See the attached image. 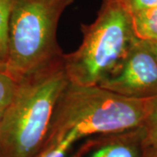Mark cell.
<instances>
[{"instance_id":"cell-1","label":"cell","mask_w":157,"mask_h":157,"mask_svg":"<svg viewBox=\"0 0 157 157\" xmlns=\"http://www.w3.org/2000/svg\"><path fill=\"white\" fill-rule=\"evenodd\" d=\"M69 82L63 56L17 81L16 94L0 124V157L37 155Z\"/></svg>"},{"instance_id":"cell-2","label":"cell","mask_w":157,"mask_h":157,"mask_svg":"<svg viewBox=\"0 0 157 157\" xmlns=\"http://www.w3.org/2000/svg\"><path fill=\"white\" fill-rule=\"evenodd\" d=\"M146 101L127 98L99 86L69 82L58 101L45 142L67 134L80 140L139 128L146 116Z\"/></svg>"},{"instance_id":"cell-3","label":"cell","mask_w":157,"mask_h":157,"mask_svg":"<svg viewBox=\"0 0 157 157\" xmlns=\"http://www.w3.org/2000/svg\"><path fill=\"white\" fill-rule=\"evenodd\" d=\"M83 39L76 51L63 54L71 83L98 86L121 67L138 41L132 15L120 0H103L95 20L81 25Z\"/></svg>"},{"instance_id":"cell-4","label":"cell","mask_w":157,"mask_h":157,"mask_svg":"<svg viewBox=\"0 0 157 157\" xmlns=\"http://www.w3.org/2000/svg\"><path fill=\"white\" fill-rule=\"evenodd\" d=\"M74 0H13L7 73L17 81L63 56L56 32L62 13Z\"/></svg>"},{"instance_id":"cell-5","label":"cell","mask_w":157,"mask_h":157,"mask_svg":"<svg viewBox=\"0 0 157 157\" xmlns=\"http://www.w3.org/2000/svg\"><path fill=\"white\" fill-rule=\"evenodd\" d=\"M98 86L127 98L147 100L155 97L156 59L138 39L117 72Z\"/></svg>"},{"instance_id":"cell-6","label":"cell","mask_w":157,"mask_h":157,"mask_svg":"<svg viewBox=\"0 0 157 157\" xmlns=\"http://www.w3.org/2000/svg\"><path fill=\"white\" fill-rule=\"evenodd\" d=\"M145 131L142 126L120 133L94 137L86 157H142Z\"/></svg>"},{"instance_id":"cell-7","label":"cell","mask_w":157,"mask_h":157,"mask_svg":"<svg viewBox=\"0 0 157 157\" xmlns=\"http://www.w3.org/2000/svg\"><path fill=\"white\" fill-rule=\"evenodd\" d=\"M135 36L140 40L157 41V6L131 14Z\"/></svg>"},{"instance_id":"cell-8","label":"cell","mask_w":157,"mask_h":157,"mask_svg":"<svg viewBox=\"0 0 157 157\" xmlns=\"http://www.w3.org/2000/svg\"><path fill=\"white\" fill-rule=\"evenodd\" d=\"M77 141L73 135L67 134L59 139L45 142L35 157H67Z\"/></svg>"},{"instance_id":"cell-9","label":"cell","mask_w":157,"mask_h":157,"mask_svg":"<svg viewBox=\"0 0 157 157\" xmlns=\"http://www.w3.org/2000/svg\"><path fill=\"white\" fill-rule=\"evenodd\" d=\"M13 0H0V59L6 63L8 56L9 27Z\"/></svg>"},{"instance_id":"cell-10","label":"cell","mask_w":157,"mask_h":157,"mask_svg":"<svg viewBox=\"0 0 157 157\" xmlns=\"http://www.w3.org/2000/svg\"><path fill=\"white\" fill-rule=\"evenodd\" d=\"M145 131V144L157 142V96L146 101V116L142 125Z\"/></svg>"},{"instance_id":"cell-11","label":"cell","mask_w":157,"mask_h":157,"mask_svg":"<svg viewBox=\"0 0 157 157\" xmlns=\"http://www.w3.org/2000/svg\"><path fill=\"white\" fill-rule=\"evenodd\" d=\"M17 88V81L7 73L0 72V109L11 104Z\"/></svg>"},{"instance_id":"cell-12","label":"cell","mask_w":157,"mask_h":157,"mask_svg":"<svg viewBox=\"0 0 157 157\" xmlns=\"http://www.w3.org/2000/svg\"><path fill=\"white\" fill-rule=\"evenodd\" d=\"M132 14L136 11L157 6V0H120Z\"/></svg>"},{"instance_id":"cell-13","label":"cell","mask_w":157,"mask_h":157,"mask_svg":"<svg viewBox=\"0 0 157 157\" xmlns=\"http://www.w3.org/2000/svg\"><path fill=\"white\" fill-rule=\"evenodd\" d=\"M142 157H157V142L145 144Z\"/></svg>"},{"instance_id":"cell-14","label":"cell","mask_w":157,"mask_h":157,"mask_svg":"<svg viewBox=\"0 0 157 157\" xmlns=\"http://www.w3.org/2000/svg\"><path fill=\"white\" fill-rule=\"evenodd\" d=\"M143 44L146 45V47L153 53V55L157 60V41H145L141 40Z\"/></svg>"},{"instance_id":"cell-15","label":"cell","mask_w":157,"mask_h":157,"mask_svg":"<svg viewBox=\"0 0 157 157\" xmlns=\"http://www.w3.org/2000/svg\"><path fill=\"white\" fill-rule=\"evenodd\" d=\"M0 72L2 73H7V66L5 61L0 59Z\"/></svg>"},{"instance_id":"cell-16","label":"cell","mask_w":157,"mask_h":157,"mask_svg":"<svg viewBox=\"0 0 157 157\" xmlns=\"http://www.w3.org/2000/svg\"><path fill=\"white\" fill-rule=\"evenodd\" d=\"M4 111H5V109H0V124H1V121H2V118H3Z\"/></svg>"}]
</instances>
